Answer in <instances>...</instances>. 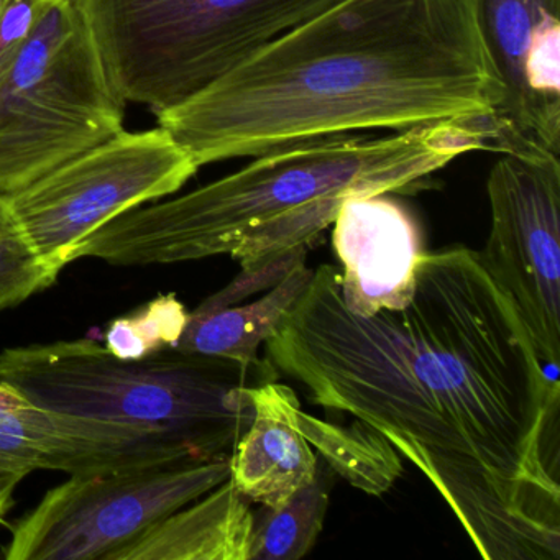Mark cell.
<instances>
[{"instance_id":"603a6c76","label":"cell","mask_w":560,"mask_h":560,"mask_svg":"<svg viewBox=\"0 0 560 560\" xmlns=\"http://www.w3.org/2000/svg\"><path fill=\"white\" fill-rule=\"evenodd\" d=\"M27 405L24 398L18 395V393L9 389L8 386L0 385V406H22Z\"/></svg>"},{"instance_id":"52a82bcc","label":"cell","mask_w":560,"mask_h":560,"mask_svg":"<svg viewBox=\"0 0 560 560\" xmlns=\"http://www.w3.org/2000/svg\"><path fill=\"white\" fill-rule=\"evenodd\" d=\"M198 170L162 127L122 130L8 201L38 254L61 271L103 225L145 202L175 195Z\"/></svg>"},{"instance_id":"44dd1931","label":"cell","mask_w":560,"mask_h":560,"mask_svg":"<svg viewBox=\"0 0 560 560\" xmlns=\"http://www.w3.org/2000/svg\"><path fill=\"white\" fill-rule=\"evenodd\" d=\"M48 0H11L0 18V86L8 80Z\"/></svg>"},{"instance_id":"ffe728a7","label":"cell","mask_w":560,"mask_h":560,"mask_svg":"<svg viewBox=\"0 0 560 560\" xmlns=\"http://www.w3.org/2000/svg\"><path fill=\"white\" fill-rule=\"evenodd\" d=\"M306 247L296 248V250L287 252L268 264L254 268H242L241 273L232 280L231 284L215 293L214 296L208 298L198 310L211 311L234 306L254 294L270 290L275 284L280 283L298 264L306 260Z\"/></svg>"},{"instance_id":"ac0fdd59","label":"cell","mask_w":560,"mask_h":560,"mask_svg":"<svg viewBox=\"0 0 560 560\" xmlns=\"http://www.w3.org/2000/svg\"><path fill=\"white\" fill-rule=\"evenodd\" d=\"M189 313L175 294H162L140 310L113 320L104 334V347L126 360L145 359L173 349L182 339Z\"/></svg>"},{"instance_id":"5bb4252c","label":"cell","mask_w":560,"mask_h":560,"mask_svg":"<svg viewBox=\"0 0 560 560\" xmlns=\"http://www.w3.org/2000/svg\"><path fill=\"white\" fill-rule=\"evenodd\" d=\"M255 514L231 480L179 508L110 560H248Z\"/></svg>"},{"instance_id":"9c48e42d","label":"cell","mask_w":560,"mask_h":560,"mask_svg":"<svg viewBox=\"0 0 560 560\" xmlns=\"http://www.w3.org/2000/svg\"><path fill=\"white\" fill-rule=\"evenodd\" d=\"M500 155L487 179L490 232L478 254L513 303L537 359L559 366V155Z\"/></svg>"},{"instance_id":"30bf717a","label":"cell","mask_w":560,"mask_h":560,"mask_svg":"<svg viewBox=\"0 0 560 560\" xmlns=\"http://www.w3.org/2000/svg\"><path fill=\"white\" fill-rule=\"evenodd\" d=\"M500 88L488 117L494 152L560 153V0H475Z\"/></svg>"},{"instance_id":"e0dca14e","label":"cell","mask_w":560,"mask_h":560,"mask_svg":"<svg viewBox=\"0 0 560 560\" xmlns=\"http://www.w3.org/2000/svg\"><path fill=\"white\" fill-rule=\"evenodd\" d=\"M329 506V488L323 470L306 487L278 508H265L255 517L248 560H300L319 537Z\"/></svg>"},{"instance_id":"cb8c5ba5","label":"cell","mask_w":560,"mask_h":560,"mask_svg":"<svg viewBox=\"0 0 560 560\" xmlns=\"http://www.w3.org/2000/svg\"><path fill=\"white\" fill-rule=\"evenodd\" d=\"M9 2H11V0H0V18H2V14H4L5 8H8Z\"/></svg>"},{"instance_id":"4fadbf2b","label":"cell","mask_w":560,"mask_h":560,"mask_svg":"<svg viewBox=\"0 0 560 560\" xmlns=\"http://www.w3.org/2000/svg\"><path fill=\"white\" fill-rule=\"evenodd\" d=\"M254 419L231 455L229 480L264 508H278L316 478L319 460L298 424L300 399L290 386H252Z\"/></svg>"},{"instance_id":"5b68a950","label":"cell","mask_w":560,"mask_h":560,"mask_svg":"<svg viewBox=\"0 0 560 560\" xmlns=\"http://www.w3.org/2000/svg\"><path fill=\"white\" fill-rule=\"evenodd\" d=\"M339 0H77L114 90L153 114Z\"/></svg>"},{"instance_id":"7402d4cb","label":"cell","mask_w":560,"mask_h":560,"mask_svg":"<svg viewBox=\"0 0 560 560\" xmlns=\"http://www.w3.org/2000/svg\"><path fill=\"white\" fill-rule=\"evenodd\" d=\"M24 478V475L0 468V521L4 520L8 511L11 510L15 488Z\"/></svg>"},{"instance_id":"3957f363","label":"cell","mask_w":560,"mask_h":560,"mask_svg":"<svg viewBox=\"0 0 560 560\" xmlns=\"http://www.w3.org/2000/svg\"><path fill=\"white\" fill-rule=\"evenodd\" d=\"M480 150H494L488 119L294 143L195 191L119 215L88 237L74 260L133 267L231 255L241 268L258 267L310 248L347 199L416 192L454 160Z\"/></svg>"},{"instance_id":"9a60e30c","label":"cell","mask_w":560,"mask_h":560,"mask_svg":"<svg viewBox=\"0 0 560 560\" xmlns=\"http://www.w3.org/2000/svg\"><path fill=\"white\" fill-rule=\"evenodd\" d=\"M313 275L314 270L304 260L258 300L221 310L192 311L182 339L173 349L232 360L248 369L261 365L258 347L264 346L284 314L300 300Z\"/></svg>"},{"instance_id":"8992f818","label":"cell","mask_w":560,"mask_h":560,"mask_svg":"<svg viewBox=\"0 0 560 560\" xmlns=\"http://www.w3.org/2000/svg\"><path fill=\"white\" fill-rule=\"evenodd\" d=\"M126 104L77 0H48L0 86V196L122 132Z\"/></svg>"},{"instance_id":"7c38bea8","label":"cell","mask_w":560,"mask_h":560,"mask_svg":"<svg viewBox=\"0 0 560 560\" xmlns=\"http://www.w3.org/2000/svg\"><path fill=\"white\" fill-rule=\"evenodd\" d=\"M332 225L346 306L357 316L405 307L424 254L411 212L388 195L357 196L343 202Z\"/></svg>"},{"instance_id":"6da1fadb","label":"cell","mask_w":560,"mask_h":560,"mask_svg":"<svg viewBox=\"0 0 560 560\" xmlns=\"http://www.w3.org/2000/svg\"><path fill=\"white\" fill-rule=\"evenodd\" d=\"M313 405L383 435L487 560H559V380L480 254L429 252L401 310L357 316L332 265L265 340Z\"/></svg>"},{"instance_id":"d6986e66","label":"cell","mask_w":560,"mask_h":560,"mask_svg":"<svg viewBox=\"0 0 560 560\" xmlns=\"http://www.w3.org/2000/svg\"><path fill=\"white\" fill-rule=\"evenodd\" d=\"M58 275L38 254L8 198L0 196V313L47 290Z\"/></svg>"},{"instance_id":"ba28073f","label":"cell","mask_w":560,"mask_h":560,"mask_svg":"<svg viewBox=\"0 0 560 560\" xmlns=\"http://www.w3.org/2000/svg\"><path fill=\"white\" fill-rule=\"evenodd\" d=\"M231 477V457L77 475L19 521L8 560H110L117 550Z\"/></svg>"},{"instance_id":"2e32d148","label":"cell","mask_w":560,"mask_h":560,"mask_svg":"<svg viewBox=\"0 0 560 560\" xmlns=\"http://www.w3.org/2000/svg\"><path fill=\"white\" fill-rule=\"evenodd\" d=\"M298 424L326 464L365 493L380 497L401 475V455L380 432L359 419L343 428L300 409Z\"/></svg>"},{"instance_id":"8fae6325","label":"cell","mask_w":560,"mask_h":560,"mask_svg":"<svg viewBox=\"0 0 560 560\" xmlns=\"http://www.w3.org/2000/svg\"><path fill=\"white\" fill-rule=\"evenodd\" d=\"M201 457L162 432L38 406H0V468L106 474L153 465L202 464Z\"/></svg>"},{"instance_id":"7a4b0ae2","label":"cell","mask_w":560,"mask_h":560,"mask_svg":"<svg viewBox=\"0 0 560 560\" xmlns=\"http://www.w3.org/2000/svg\"><path fill=\"white\" fill-rule=\"evenodd\" d=\"M475 0H339L156 114L201 168L307 140L488 119Z\"/></svg>"},{"instance_id":"277c9868","label":"cell","mask_w":560,"mask_h":560,"mask_svg":"<svg viewBox=\"0 0 560 560\" xmlns=\"http://www.w3.org/2000/svg\"><path fill=\"white\" fill-rule=\"evenodd\" d=\"M271 373L175 349L119 359L91 339L0 352V385L31 405L152 429L206 462L234 454L254 419L250 388Z\"/></svg>"}]
</instances>
